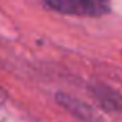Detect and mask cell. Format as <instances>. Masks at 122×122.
Listing matches in <instances>:
<instances>
[{
    "instance_id": "6da1fadb",
    "label": "cell",
    "mask_w": 122,
    "mask_h": 122,
    "mask_svg": "<svg viewBox=\"0 0 122 122\" xmlns=\"http://www.w3.org/2000/svg\"><path fill=\"white\" fill-rule=\"evenodd\" d=\"M53 9L76 15H104L110 11V0H46Z\"/></svg>"
}]
</instances>
